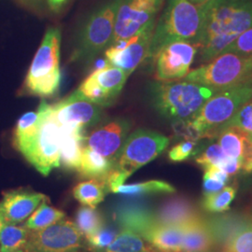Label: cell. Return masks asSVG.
Segmentation results:
<instances>
[{"label":"cell","instance_id":"obj_20","mask_svg":"<svg viewBox=\"0 0 252 252\" xmlns=\"http://www.w3.org/2000/svg\"><path fill=\"white\" fill-rule=\"evenodd\" d=\"M183 233L182 252H208L216 247L206 220L197 218L181 227Z\"/></svg>","mask_w":252,"mask_h":252},{"label":"cell","instance_id":"obj_7","mask_svg":"<svg viewBox=\"0 0 252 252\" xmlns=\"http://www.w3.org/2000/svg\"><path fill=\"white\" fill-rule=\"evenodd\" d=\"M122 0H108L94 9L79 32L72 62H88L107 49L112 39Z\"/></svg>","mask_w":252,"mask_h":252},{"label":"cell","instance_id":"obj_32","mask_svg":"<svg viewBox=\"0 0 252 252\" xmlns=\"http://www.w3.org/2000/svg\"><path fill=\"white\" fill-rule=\"evenodd\" d=\"M64 217L62 210L48 205V202H43L27 219L25 225L31 231H36L56 223Z\"/></svg>","mask_w":252,"mask_h":252},{"label":"cell","instance_id":"obj_45","mask_svg":"<svg viewBox=\"0 0 252 252\" xmlns=\"http://www.w3.org/2000/svg\"><path fill=\"white\" fill-rule=\"evenodd\" d=\"M192 3L197 4V5H204L205 3H207V1L209 0H190Z\"/></svg>","mask_w":252,"mask_h":252},{"label":"cell","instance_id":"obj_36","mask_svg":"<svg viewBox=\"0 0 252 252\" xmlns=\"http://www.w3.org/2000/svg\"><path fill=\"white\" fill-rule=\"evenodd\" d=\"M228 126H236L240 128L249 135L252 141V97L239 108L226 127Z\"/></svg>","mask_w":252,"mask_h":252},{"label":"cell","instance_id":"obj_37","mask_svg":"<svg viewBox=\"0 0 252 252\" xmlns=\"http://www.w3.org/2000/svg\"><path fill=\"white\" fill-rule=\"evenodd\" d=\"M198 153V143L196 140L186 139L174 146L168 153L171 162H184Z\"/></svg>","mask_w":252,"mask_h":252},{"label":"cell","instance_id":"obj_3","mask_svg":"<svg viewBox=\"0 0 252 252\" xmlns=\"http://www.w3.org/2000/svg\"><path fill=\"white\" fill-rule=\"evenodd\" d=\"M252 97V82L217 92L198 112L182 125L187 139L213 138L225 128L239 108Z\"/></svg>","mask_w":252,"mask_h":252},{"label":"cell","instance_id":"obj_17","mask_svg":"<svg viewBox=\"0 0 252 252\" xmlns=\"http://www.w3.org/2000/svg\"><path fill=\"white\" fill-rule=\"evenodd\" d=\"M101 108L86 101L65 102L62 100L53 105L55 119L63 129L81 132L98 125L102 119Z\"/></svg>","mask_w":252,"mask_h":252},{"label":"cell","instance_id":"obj_4","mask_svg":"<svg viewBox=\"0 0 252 252\" xmlns=\"http://www.w3.org/2000/svg\"><path fill=\"white\" fill-rule=\"evenodd\" d=\"M203 24V5L190 0H167L156 22L148 56L144 63L154 60L164 46L176 41H188L197 46Z\"/></svg>","mask_w":252,"mask_h":252},{"label":"cell","instance_id":"obj_11","mask_svg":"<svg viewBox=\"0 0 252 252\" xmlns=\"http://www.w3.org/2000/svg\"><path fill=\"white\" fill-rule=\"evenodd\" d=\"M89 252L76 224L63 218L43 229L31 231L25 252Z\"/></svg>","mask_w":252,"mask_h":252},{"label":"cell","instance_id":"obj_8","mask_svg":"<svg viewBox=\"0 0 252 252\" xmlns=\"http://www.w3.org/2000/svg\"><path fill=\"white\" fill-rule=\"evenodd\" d=\"M183 80L217 90L252 82V54H222L189 71Z\"/></svg>","mask_w":252,"mask_h":252},{"label":"cell","instance_id":"obj_10","mask_svg":"<svg viewBox=\"0 0 252 252\" xmlns=\"http://www.w3.org/2000/svg\"><path fill=\"white\" fill-rule=\"evenodd\" d=\"M128 77L121 68L106 64L90 74L77 90L63 100L86 101L99 107H108L117 99Z\"/></svg>","mask_w":252,"mask_h":252},{"label":"cell","instance_id":"obj_25","mask_svg":"<svg viewBox=\"0 0 252 252\" xmlns=\"http://www.w3.org/2000/svg\"><path fill=\"white\" fill-rule=\"evenodd\" d=\"M114 163L94 153L88 147L82 146L81 162L77 172L81 179L105 180L112 170Z\"/></svg>","mask_w":252,"mask_h":252},{"label":"cell","instance_id":"obj_14","mask_svg":"<svg viewBox=\"0 0 252 252\" xmlns=\"http://www.w3.org/2000/svg\"><path fill=\"white\" fill-rule=\"evenodd\" d=\"M110 218L120 230H127L140 235L145 240L160 224L156 220L154 209L137 199L125 198L115 202L110 208Z\"/></svg>","mask_w":252,"mask_h":252},{"label":"cell","instance_id":"obj_26","mask_svg":"<svg viewBox=\"0 0 252 252\" xmlns=\"http://www.w3.org/2000/svg\"><path fill=\"white\" fill-rule=\"evenodd\" d=\"M159 252H181L183 233L181 227L158 224L146 239Z\"/></svg>","mask_w":252,"mask_h":252},{"label":"cell","instance_id":"obj_21","mask_svg":"<svg viewBox=\"0 0 252 252\" xmlns=\"http://www.w3.org/2000/svg\"><path fill=\"white\" fill-rule=\"evenodd\" d=\"M218 144L228 157L237 158L244 162L252 156V141L243 130L228 126L218 135Z\"/></svg>","mask_w":252,"mask_h":252},{"label":"cell","instance_id":"obj_12","mask_svg":"<svg viewBox=\"0 0 252 252\" xmlns=\"http://www.w3.org/2000/svg\"><path fill=\"white\" fill-rule=\"evenodd\" d=\"M164 2L165 0H122L109 46L131 38L149 24L156 22Z\"/></svg>","mask_w":252,"mask_h":252},{"label":"cell","instance_id":"obj_2","mask_svg":"<svg viewBox=\"0 0 252 252\" xmlns=\"http://www.w3.org/2000/svg\"><path fill=\"white\" fill-rule=\"evenodd\" d=\"M219 91L183 79L157 81L150 84L149 96L153 108L162 117L180 126L194 117L205 102Z\"/></svg>","mask_w":252,"mask_h":252},{"label":"cell","instance_id":"obj_47","mask_svg":"<svg viewBox=\"0 0 252 252\" xmlns=\"http://www.w3.org/2000/svg\"></svg>","mask_w":252,"mask_h":252},{"label":"cell","instance_id":"obj_1","mask_svg":"<svg viewBox=\"0 0 252 252\" xmlns=\"http://www.w3.org/2000/svg\"><path fill=\"white\" fill-rule=\"evenodd\" d=\"M252 27V0H209L203 5L197 41L202 62L216 58L237 36Z\"/></svg>","mask_w":252,"mask_h":252},{"label":"cell","instance_id":"obj_19","mask_svg":"<svg viewBox=\"0 0 252 252\" xmlns=\"http://www.w3.org/2000/svg\"><path fill=\"white\" fill-rule=\"evenodd\" d=\"M154 215L158 223L178 227H182L202 217L194 204L184 196H176L163 201L154 209Z\"/></svg>","mask_w":252,"mask_h":252},{"label":"cell","instance_id":"obj_40","mask_svg":"<svg viewBox=\"0 0 252 252\" xmlns=\"http://www.w3.org/2000/svg\"><path fill=\"white\" fill-rule=\"evenodd\" d=\"M218 167H220L221 170L227 173L230 177L234 176L237 173L242 170L243 168V161L237 158H232L228 157L226 158L223 162H221Z\"/></svg>","mask_w":252,"mask_h":252},{"label":"cell","instance_id":"obj_46","mask_svg":"<svg viewBox=\"0 0 252 252\" xmlns=\"http://www.w3.org/2000/svg\"><path fill=\"white\" fill-rule=\"evenodd\" d=\"M228 252L226 250H224V249H220V250H218V251H214V250H212V251H210V252Z\"/></svg>","mask_w":252,"mask_h":252},{"label":"cell","instance_id":"obj_42","mask_svg":"<svg viewBox=\"0 0 252 252\" xmlns=\"http://www.w3.org/2000/svg\"><path fill=\"white\" fill-rule=\"evenodd\" d=\"M226 184L218 181L216 180H213L211 178H208L204 176L203 179V189H204V194H208V193H213L219 191L222 189Z\"/></svg>","mask_w":252,"mask_h":252},{"label":"cell","instance_id":"obj_6","mask_svg":"<svg viewBox=\"0 0 252 252\" xmlns=\"http://www.w3.org/2000/svg\"><path fill=\"white\" fill-rule=\"evenodd\" d=\"M61 31L57 27L47 30L26 79L28 93L40 97L55 94L61 83Z\"/></svg>","mask_w":252,"mask_h":252},{"label":"cell","instance_id":"obj_30","mask_svg":"<svg viewBox=\"0 0 252 252\" xmlns=\"http://www.w3.org/2000/svg\"><path fill=\"white\" fill-rule=\"evenodd\" d=\"M100 252H158L143 237L127 230H121L114 241Z\"/></svg>","mask_w":252,"mask_h":252},{"label":"cell","instance_id":"obj_38","mask_svg":"<svg viewBox=\"0 0 252 252\" xmlns=\"http://www.w3.org/2000/svg\"><path fill=\"white\" fill-rule=\"evenodd\" d=\"M226 158H227V155L223 153L220 146L218 143H214L207 147L205 152L201 153L195 159V162L203 169H205L207 166H210V165L219 166L225 160Z\"/></svg>","mask_w":252,"mask_h":252},{"label":"cell","instance_id":"obj_41","mask_svg":"<svg viewBox=\"0 0 252 252\" xmlns=\"http://www.w3.org/2000/svg\"><path fill=\"white\" fill-rule=\"evenodd\" d=\"M204 170H205L204 176L211 178L213 180H218V181H220L224 184H227L230 180V176L216 165L207 166V168H205Z\"/></svg>","mask_w":252,"mask_h":252},{"label":"cell","instance_id":"obj_22","mask_svg":"<svg viewBox=\"0 0 252 252\" xmlns=\"http://www.w3.org/2000/svg\"><path fill=\"white\" fill-rule=\"evenodd\" d=\"M251 220L241 214L216 215L206 220L217 246L223 248L235 233Z\"/></svg>","mask_w":252,"mask_h":252},{"label":"cell","instance_id":"obj_18","mask_svg":"<svg viewBox=\"0 0 252 252\" xmlns=\"http://www.w3.org/2000/svg\"><path fill=\"white\" fill-rule=\"evenodd\" d=\"M49 201V197L41 192L27 189H10L3 192L0 210L6 222L23 223L40 204Z\"/></svg>","mask_w":252,"mask_h":252},{"label":"cell","instance_id":"obj_29","mask_svg":"<svg viewBox=\"0 0 252 252\" xmlns=\"http://www.w3.org/2000/svg\"><path fill=\"white\" fill-rule=\"evenodd\" d=\"M30 234L25 223L6 222L0 232V252H25Z\"/></svg>","mask_w":252,"mask_h":252},{"label":"cell","instance_id":"obj_9","mask_svg":"<svg viewBox=\"0 0 252 252\" xmlns=\"http://www.w3.org/2000/svg\"><path fill=\"white\" fill-rule=\"evenodd\" d=\"M37 110L40 114L39 128L26 159L47 177L53 169L60 166L63 130L55 119L53 105L42 101Z\"/></svg>","mask_w":252,"mask_h":252},{"label":"cell","instance_id":"obj_24","mask_svg":"<svg viewBox=\"0 0 252 252\" xmlns=\"http://www.w3.org/2000/svg\"><path fill=\"white\" fill-rule=\"evenodd\" d=\"M111 192L130 199H139L156 195V194H172L176 192L175 187L164 180H148L133 184H122L112 189Z\"/></svg>","mask_w":252,"mask_h":252},{"label":"cell","instance_id":"obj_5","mask_svg":"<svg viewBox=\"0 0 252 252\" xmlns=\"http://www.w3.org/2000/svg\"><path fill=\"white\" fill-rule=\"evenodd\" d=\"M168 145L167 136L149 129L140 128L128 135L112 170L105 179L109 191L124 184L136 170L153 162Z\"/></svg>","mask_w":252,"mask_h":252},{"label":"cell","instance_id":"obj_13","mask_svg":"<svg viewBox=\"0 0 252 252\" xmlns=\"http://www.w3.org/2000/svg\"><path fill=\"white\" fill-rule=\"evenodd\" d=\"M156 22L149 24L131 38L109 46L105 52L107 64L119 67L130 76L148 56Z\"/></svg>","mask_w":252,"mask_h":252},{"label":"cell","instance_id":"obj_16","mask_svg":"<svg viewBox=\"0 0 252 252\" xmlns=\"http://www.w3.org/2000/svg\"><path fill=\"white\" fill-rule=\"evenodd\" d=\"M131 127L132 124L127 119L117 118L110 120L95 127L89 135H85L83 146L88 147L114 163Z\"/></svg>","mask_w":252,"mask_h":252},{"label":"cell","instance_id":"obj_35","mask_svg":"<svg viewBox=\"0 0 252 252\" xmlns=\"http://www.w3.org/2000/svg\"><path fill=\"white\" fill-rule=\"evenodd\" d=\"M221 249L228 252H252V221L235 233Z\"/></svg>","mask_w":252,"mask_h":252},{"label":"cell","instance_id":"obj_34","mask_svg":"<svg viewBox=\"0 0 252 252\" xmlns=\"http://www.w3.org/2000/svg\"><path fill=\"white\" fill-rule=\"evenodd\" d=\"M120 229L117 226L105 225L101 227L99 230L85 239L87 248L91 252H100L114 241L120 233Z\"/></svg>","mask_w":252,"mask_h":252},{"label":"cell","instance_id":"obj_27","mask_svg":"<svg viewBox=\"0 0 252 252\" xmlns=\"http://www.w3.org/2000/svg\"><path fill=\"white\" fill-rule=\"evenodd\" d=\"M63 139L60 154V166L77 171L81 162V150L85 132L63 129Z\"/></svg>","mask_w":252,"mask_h":252},{"label":"cell","instance_id":"obj_44","mask_svg":"<svg viewBox=\"0 0 252 252\" xmlns=\"http://www.w3.org/2000/svg\"><path fill=\"white\" fill-rule=\"evenodd\" d=\"M5 223H6V220H5L3 214H2V212L0 210V232H1V230H2V228H3V226H4Z\"/></svg>","mask_w":252,"mask_h":252},{"label":"cell","instance_id":"obj_15","mask_svg":"<svg viewBox=\"0 0 252 252\" xmlns=\"http://www.w3.org/2000/svg\"><path fill=\"white\" fill-rule=\"evenodd\" d=\"M197 53L198 47L188 41H176L164 46L154 60L156 80L174 81L185 78Z\"/></svg>","mask_w":252,"mask_h":252},{"label":"cell","instance_id":"obj_39","mask_svg":"<svg viewBox=\"0 0 252 252\" xmlns=\"http://www.w3.org/2000/svg\"><path fill=\"white\" fill-rule=\"evenodd\" d=\"M222 54H234L239 55L252 54V27L247 29L234 41L226 47Z\"/></svg>","mask_w":252,"mask_h":252},{"label":"cell","instance_id":"obj_23","mask_svg":"<svg viewBox=\"0 0 252 252\" xmlns=\"http://www.w3.org/2000/svg\"><path fill=\"white\" fill-rule=\"evenodd\" d=\"M40 122L38 110L24 114L19 119L13 133V146L25 158L36 139Z\"/></svg>","mask_w":252,"mask_h":252},{"label":"cell","instance_id":"obj_28","mask_svg":"<svg viewBox=\"0 0 252 252\" xmlns=\"http://www.w3.org/2000/svg\"><path fill=\"white\" fill-rule=\"evenodd\" d=\"M109 192L105 180H85L73 188L74 198L82 206L90 207H97Z\"/></svg>","mask_w":252,"mask_h":252},{"label":"cell","instance_id":"obj_43","mask_svg":"<svg viewBox=\"0 0 252 252\" xmlns=\"http://www.w3.org/2000/svg\"><path fill=\"white\" fill-rule=\"evenodd\" d=\"M66 2L67 0H48L49 6L54 11H59Z\"/></svg>","mask_w":252,"mask_h":252},{"label":"cell","instance_id":"obj_33","mask_svg":"<svg viewBox=\"0 0 252 252\" xmlns=\"http://www.w3.org/2000/svg\"><path fill=\"white\" fill-rule=\"evenodd\" d=\"M236 189L234 186H224L222 189L213 193L205 194L202 206L210 213H222L230 209L232 202L235 198Z\"/></svg>","mask_w":252,"mask_h":252},{"label":"cell","instance_id":"obj_31","mask_svg":"<svg viewBox=\"0 0 252 252\" xmlns=\"http://www.w3.org/2000/svg\"><path fill=\"white\" fill-rule=\"evenodd\" d=\"M84 238L95 234L101 227L106 224L105 220L97 211L96 207L81 206L76 212L74 222Z\"/></svg>","mask_w":252,"mask_h":252}]
</instances>
